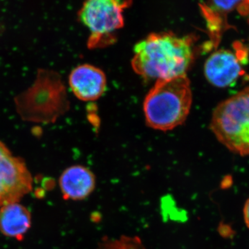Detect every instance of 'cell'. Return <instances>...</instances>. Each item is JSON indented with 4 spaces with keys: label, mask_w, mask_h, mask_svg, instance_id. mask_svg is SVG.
<instances>
[{
    "label": "cell",
    "mask_w": 249,
    "mask_h": 249,
    "mask_svg": "<svg viewBox=\"0 0 249 249\" xmlns=\"http://www.w3.org/2000/svg\"><path fill=\"white\" fill-rule=\"evenodd\" d=\"M194 60V37L173 32L153 33L134 48L132 69L147 80L186 76Z\"/></svg>",
    "instance_id": "1"
},
{
    "label": "cell",
    "mask_w": 249,
    "mask_h": 249,
    "mask_svg": "<svg viewBox=\"0 0 249 249\" xmlns=\"http://www.w3.org/2000/svg\"><path fill=\"white\" fill-rule=\"evenodd\" d=\"M192 101L191 83L186 75L156 81L144 100L147 125L161 131L181 125L189 114Z\"/></svg>",
    "instance_id": "2"
},
{
    "label": "cell",
    "mask_w": 249,
    "mask_h": 249,
    "mask_svg": "<svg viewBox=\"0 0 249 249\" xmlns=\"http://www.w3.org/2000/svg\"><path fill=\"white\" fill-rule=\"evenodd\" d=\"M23 120L52 124L70 108L66 88L56 72L40 70L35 82L15 100Z\"/></svg>",
    "instance_id": "3"
},
{
    "label": "cell",
    "mask_w": 249,
    "mask_h": 249,
    "mask_svg": "<svg viewBox=\"0 0 249 249\" xmlns=\"http://www.w3.org/2000/svg\"><path fill=\"white\" fill-rule=\"evenodd\" d=\"M211 128L218 140L231 151L249 155V88L216 107Z\"/></svg>",
    "instance_id": "4"
},
{
    "label": "cell",
    "mask_w": 249,
    "mask_h": 249,
    "mask_svg": "<svg viewBox=\"0 0 249 249\" xmlns=\"http://www.w3.org/2000/svg\"><path fill=\"white\" fill-rule=\"evenodd\" d=\"M132 1L116 0H90L85 1L78 18L90 32L89 49L103 48L114 43L116 34L124 27V9Z\"/></svg>",
    "instance_id": "5"
},
{
    "label": "cell",
    "mask_w": 249,
    "mask_h": 249,
    "mask_svg": "<svg viewBox=\"0 0 249 249\" xmlns=\"http://www.w3.org/2000/svg\"><path fill=\"white\" fill-rule=\"evenodd\" d=\"M33 183L25 161L0 142V207L19 202L32 191Z\"/></svg>",
    "instance_id": "6"
},
{
    "label": "cell",
    "mask_w": 249,
    "mask_h": 249,
    "mask_svg": "<svg viewBox=\"0 0 249 249\" xmlns=\"http://www.w3.org/2000/svg\"><path fill=\"white\" fill-rule=\"evenodd\" d=\"M70 88L78 99L96 101L101 97L107 86L104 72L93 65L85 64L76 67L69 78Z\"/></svg>",
    "instance_id": "7"
},
{
    "label": "cell",
    "mask_w": 249,
    "mask_h": 249,
    "mask_svg": "<svg viewBox=\"0 0 249 249\" xmlns=\"http://www.w3.org/2000/svg\"><path fill=\"white\" fill-rule=\"evenodd\" d=\"M238 55L229 50L214 52L206 60L205 76L211 84L217 88L231 86L243 73Z\"/></svg>",
    "instance_id": "8"
},
{
    "label": "cell",
    "mask_w": 249,
    "mask_h": 249,
    "mask_svg": "<svg viewBox=\"0 0 249 249\" xmlns=\"http://www.w3.org/2000/svg\"><path fill=\"white\" fill-rule=\"evenodd\" d=\"M92 172L82 165L69 167L59 179L62 196L66 199L82 200L91 194L95 188Z\"/></svg>",
    "instance_id": "9"
},
{
    "label": "cell",
    "mask_w": 249,
    "mask_h": 249,
    "mask_svg": "<svg viewBox=\"0 0 249 249\" xmlns=\"http://www.w3.org/2000/svg\"><path fill=\"white\" fill-rule=\"evenodd\" d=\"M31 227L30 211L18 203L0 207V232L6 237L22 240Z\"/></svg>",
    "instance_id": "10"
},
{
    "label": "cell",
    "mask_w": 249,
    "mask_h": 249,
    "mask_svg": "<svg viewBox=\"0 0 249 249\" xmlns=\"http://www.w3.org/2000/svg\"><path fill=\"white\" fill-rule=\"evenodd\" d=\"M243 213L246 225L249 229V198L246 201L245 207H244Z\"/></svg>",
    "instance_id": "11"
}]
</instances>
